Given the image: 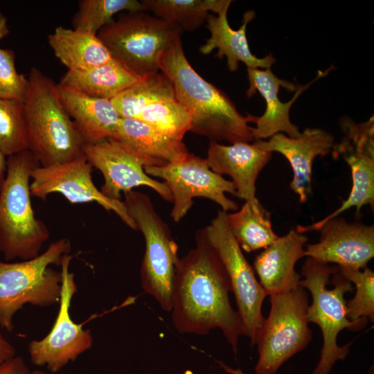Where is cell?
<instances>
[{
    "label": "cell",
    "instance_id": "obj_1",
    "mask_svg": "<svg viewBox=\"0 0 374 374\" xmlns=\"http://www.w3.org/2000/svg\"><path fill=\"white\" fill-rule=\"evenodd\" d=\"M231 291L226 269L204 229L195 235V247L176 267L171 319L181 334L204 335L221 330L233 352H238L244 330L229 300Z\"/></svg>",
    "mask_w": 374,
    "mask_h": 374
},
{
    "label": "cell",
    "instance_id": "obj_2",
    "mask_svg": "<svg viewBox=\"0 0 374 374\" xmlns=\"http://www.w3.org/2000/svg\"><path fill=\"white\" fill-rule=\"evenodd\" d=\"M159 69L170 80L176 99L189 114L190 132L231 144L253 140L251 114H241L222 91L195 71L185 55L181 37L163 52Z\"/></svg>",
    "mask_w": 374,
    "mask_h": 374
},
{
    "label": "cell",
    "instance_id": "obj_3",
    "mask_svg": "<svg viewBox=\"0 0 374 374\" xmlns=\"http://www.w3.org/2000/svg\"><path fill=\"white\" fill-rule=\"evenodd\" d=\"M24 101L28 150L40 166H48L82 155L84 141L64 109L57 84L33 66L27 77Z\"/></svg>",
    "mask_w": 374,
    "mask_h": 374
},
{
    "label": "cell",
    "instance_id": "obj_4",
    "mask_svg": "<svg viewBox=\"0 0 374 374\" xmlns=\"http://www.w3.org/2000/svg\"><path fill=\"white\" fill-rule=\"evenodd\" d=\"M39 163L28 149L8 157L0 190V252L6 260L32 259L41 253L50 233L33 209L32 171Z\"/></svg>",
    "mask_w": 374,
    "mask_h": 374
},
{
    "label": "cell",
    "instance_id": "obj_5",
    "mask_svg": "<svg viewBox=\"0 0 374 374\" xmlns=\"http://www.w3.org/2000/svg\"><path fill=\"white\" fill-rule=\"evenodd\" d=\"M301 275L304 278L299 285L312 295V303L307 310L308 321L319 326L323 337L320 359L313 374H328L335 362L344 361L349 353L350 344L338 345L339 333L345 328L362 330L367 321L353 322L348 319L344 295L352 292L353 287L337 265L306 257Z\"/></svg>",
    "mask_w": 374,
    "mask_h": 374
},
{
    "label": "cell",
    "instance_id": "obj_6",
    "mask_svg": "<svg viewBox=\"0 0 374 374\" xmlns=\"http://www.w3.org/2000/svg\"><path fill=\"white\" fill-rule=\"evenodd\" d=\"M71 251L67 238L49 244L37 256L18 262L0 261V326L8 331L14 328V317L27 304L48 307L60 301L61 271L51 267L61 265Z\"/></svg>",
    "mask_w": 374,
    "mask_h": 374
},
{
    "label": "cell",
    "instance_id": "obj_7",
    "mask_svg": "<svg viewBox=\"0 0 374 374\" xmlns=\"http://www.w3.org/2000/svg\"><path fill=\"white\" fill-rule=\"evenodd\" d=\"M123 195L127 211L145 242L141 267L142 289L154 297L163 310L171 312L176 267L179 259L178 244L148 195L134 190Z\"/></svg>",
    "mask_w": 374,
    "mask_h": 374
},
{
    "label": "cell",
    "instance_id": "obj_8",
    "mask_svg": "<svg viewBox=\"0 0 374 374\" xmlns=\"http://www.w3.org/2000/svg\"><path fill=\"white\" fill-rule=\"evenodd\" d=\"M177 26L146 11L123 12L97 33L112 57L135 73L159 71L161 57L181 37Z\"/></svg>",
    "mask_w": 374,
    "mask_h": 374
},
{
    "label": "cell",
    "instance_id": "obj_9",
    "mask_svg": "<svg viewBox=\"0 0 374 374\" xmlns=\"http://www.w3.org/2000/svg\"><path fill=\"white\" fill-rule=\"evenodd\" d=\"M270 311L260 330L256 345L257 374H276L290 358L305 349L312 339L307 310V291L298 285L270 295Z\"/></svg>",
    "mask_w": 374,
    "mask_h": 374
},
{
    "label": "cell",
    "instance_id": "obj_10",
    "mask_svg": "<svg viewBox=\"0 0 374 374\" xmlns=\"http://www.w3.org/2000/svg\"><path fill=\"white\" fill-rule=\"evenodd\" d=\"M226 213L220 210L204 229L227 272L244 335L249 338L251 345L254 346L265 321L262 306L267 294L232 234Z\"/></svg>",
    "mask_w": 374,
    "mask_h": 374
},
{
    "label": "cell",
    "instance_id": "obj_11",
    "mask_svg": "<svg viewBox=\"0 0 374 374\" xmlns=\"http://www.w3.org/2000/svg\"><path fill=\"white\" fill-rule=\"evenodd\" d=\"M144 170L150 177L163 179L170 190L173 202L170 216L175 222H180L188 213L195 197L211 199L225 212L239 208L225 194L236 196L233 183L213 172L206 159L189 153L180 161L162 166H146Z\"/></svg>",
    "mask_w": 374,
    "mask_h": 374
},
{
    "label": "cell",
    "instance_id": "obj_12",
    "mask_svg": "<svg viewBox=\"0 0 374 374\" xmlns=\"http://www.w3.org/2000/svg\"><path fill=\"white\" fill-rule=\"evenodd\" d=\"M72 256H64L60 265L62 277L59 310L48 334L44 338L30 341L28 351L30 360L37 366L45 367L51 373H57L69 362L93 346L90 330L83 329L71 318L70 309L78 291L74 274L70 271Z\"/></svg>",
    "mask_w": 374,
    "mask_h": 374
},
{
    "label": "cell",
    "instance_id": "obj_13",
    "mask_svg": "<svg viewBox=\"0 0 374 374\" xmlns=\"http://www.w3.org/2000/svg\"><path fill=\"white\" fill-rule=\"evenodd\" d=\"M344 134L340 142L334 144L332 154L335 159L342 158L349 166L352 188L348 198L334 212L322 220L307 226L299 225L301 233L319 231L328 220L355 207L359 215L364 206L374 205V120L372 116L366 122L356 123L349 118L340 123Z\"/></svg>",
    "mask_w": 374,
    "mask_h": 374
},
{
    "label": "cell",
    "instance_id": "obj_14",
    "mask_svg": "<svg viewBox=\"0 0 374 374\" xmlns=\"http://www.w3.org/2000/svg\"><path fill=\"white\" fill-rule=\"evenodd\" d=\"M92 170L83 154L69 161L37 166L30 175L31 196L45 199L50 194L60 193L71 204L96 202L106 211L114 212L130 229L138 230L123 201L110 199L97 188Z\"/></svg>",
    "mask_w": 374,
    "mask_h": 374
},
{
    "label": "cell",
    "instance_id": "obj_15",
    "mask_svg": "<svg viewBox=\"0 0 374 374\" xmlns=\"http://www.w3.org/2000/svg\"><path fill=\"white\" fill-rule=\"evenodd\" d=\"M83 155L104 177L101 193L106 197L121 200V193L145 186L155 190L163 199L172 202V195L165 183L148 175L144 167L148 163L121 142L109 139L85 143Z\"/></svg>",
    "mask_w": 374,
    "mask_h": 374
},
{
    "label": "cell",
    "instance_id": "obj_16",
    "mask_svg": "<svg viewBox=\"0 0 374 374\" xmlns=\"http://www.w3.org/2000/svg\"><path fill=\"white\" fill-rule=\"evenodd\" d=\"M332 67L331 66L325 71H319L316 78L303 85H296L278 78L271 68H247L249 88L247 96L251 98L258 91L266 102V109L261 116H251V123H256V127L252 129L253 139H269L277 133H283L290 137L298 136L301 132L290 121V108L304 90L319 78L326 75Z\"/></svg>",
    "mask_w": 374,
    "mask_h": 374
},
{
    "label": "cell",
    "instance_id": "obj_17",
    "mask_svg": "<svg viewBox=\"0 0 374 374\" xmlns=\"http://www.w3.org/2000/svg\"><path fill=\"white\" fill-rule=\"evenodd\" d=\"M319 241L306 244L305 256L339 267L363 269L374 257V226L337 216L326 222Z\"/></svg>",
    "mask_w": 374,
    "mask_h": 374
},
{
    "label": "cell",
    "instance_id": "obj_18",
    "mask_svg": "<svg viewBox=\"0 0 374 374\" xmlns=\"http://www.w3.org/2000/svg\"><path fill=\"white\" fill-rule=\"evenodd\" d=\"M255 143L263 150L277 152L287 159L293 171L290 188L303 204L312 192L313 161L317 156L331 152L335 137L324 130L308 127L296 137L277 133L267 141L256 140Z\"/></svg>",
    "mask_w": 374,
    "mask_h": 374
},
{
    "label": "cell",
    "instance_id": "obj_19",
    "mask_svg": "<svg viewBox=\"0 0 374 374\" xmlns=\"http://www.w3.org/2000/svg\"><path fill=\"white\" fill-rule=\"evenodd\" d=\"M271 157V152L262 150L255 142L223 145L210 141L206 159L213 172L231 177L236 197L247 201L256 197V179Z\"/></svg>",
    "mask_w": 374,
    "mask_h": 374
},
{
    "label": "cell",
    "instance_id": "obj_20",
    "mask_svg": "<svg viewBox=\"0 0 374 374\" xmlns=\"http://www.w3.org/2000/svg\"><path fill=\"white\" fill-rule=\"evenodd\" d=\"M308 238L291 229L255 258L253 268L267 295L280 293L298 285L301 275L295 270L296 262L305 256Z\"/></svg>",
    "mask_w": 374,
    "mask_h": 374
},
{
    "label": "cell",
    "instance_id": "obj_21",
    "mask_svg": "<svg viewBox=\"0 0 374 374\" xmlns=\"http://www.w3.org/2000/svg\"><path fill=\"white\" fill-rule=\"evenodd\" d=\"M231 3L224 7L216 15L210 13L206 19V27L211 36L202 45L199 50L204 55L211 53L217 49L215 57L222 59L226 57L227 66L231 71L239 68L240 62L247 68L268 69L275 63L276 60L271 53L262 58L257 57L250 51L246 35L247 24L255 17L253 10H248L243 14L241 26L238 30L231 28L227 12Z\"/></svg>",
    "mask_w": 374,
    "mask_h": 374
},
{
    "label": "cell",
    "instance_id": "obj_22",
    "mask_svg": "<svg viewBox=\"0 0 374 374\" xmlns=\"http://www.w3.org/2000/svg\"><path fill=\"white\" fill-rule=\"evenodd\" d=\"M57 91L85 143L113 138L121 117L111 100L92 98L60 84Z\"/></svg>",
    "mask_w": 374,
    "mask_h": 374
},
{
    "label": "cell",
    "instance_id": "obj_23",
    "mask_svg": "<svg viewBox=\"0 0 374 374\" xmlns=\"http://www.w3.org/2000/svg\"><path fill=\"white\" fill-rule=\"evenodd\" d=\"M112 139L144 159L149 166L176 162L189 154L183 141L171 138L134 118H121Z\"/></svg>",
    "mask_w": 374,
    "mask_h": 374
},
{
    "label": "cell",
    "instance_id": "obj_24",
    "mask_svg": "<svg viewBox=\"0 0 374 374\" xmlns=\"http://www.w3.org/2000/svg\"><path fill=\"white\" fill-rule=\"evenodd\" d=\"M145 77L113 58L105 64L87 69L67 71L58 84L92 98L112 100Z\"/></svg>",
    "mask_w": 374,
    "mask_h": 374
},
{
    "label": "cell",
    "instance_id": "obj_25",
    "mask_svg": "<svg viewBox=\"0 0 374 374\" xmlns=\"http://www.w3.org/2000/svg\"><path fill=\"white\" fill-rule=\"evenodd\" d=\"M48 43L68 71L87 69L114 58L97 35L75 28L57 26L48 35Z\"/></svg>",
    "mask_w": 374,
    "mask_h": 374
},
{
    "label": "cell",
    "instance_id": "obj_26",
    "mask_svg": "<svg viewBox=\"0 0 374 374\" xmlns=\"http://www.w3.org/2000/svg\"><path fill=\"white\" fill-rule=\"evenodd\" d=\"M226 217L235 240L246 252L265 249L280 237L273 230L270 213L256 197L236 211L227 212Z\"/></svg>",
    "mask_w": 374,
    "mask_h": 374
},
{
    "label": "cell",
    "instance_id": "obj_27",
    "mask_svg": "<svg viewBox=\"0 0 374 374\" xmlns=\"http://www.w3.org/2000/svg\"><path fill=\"white\" fill-rule=\"evenodd\" d=\"M145 11L179 27L193 31L206 21L210 13L217 14L231 0H143Z\"/></svg>",
    "mask_w": 374,
    "mask_h": 374
},
{
    "label": "cell",
    "instance_id": "obj_28",
    "mask_svg": "<svg viewBox=\"0 0 374 374\" xmlns=\"http://www.w3.org/2000/svg\"><path fill=\"white\" fill-rule=\"evenodd\" d=\"M175 96L170 80L160 71L145 75L139 83L125 89L111 101L121 118L136 119L150 103Z\"/></svg>",
    "mask_w": 374,
    "mask_h": 374
},
{
    "label": "cell",
    "instance_id": "obj_29",
    "mask_svg": "<svg viewBox=\"0 0 374 374\" xmlns=\"http://www.w3.org/2000/svg\"><path fill=\"white\" fill-rule=\"evenodd\" d=\"M139 120L166 135L183 141L186 133L190 131L189 114L178 102L175 96L154 100L140 112Z\"/></svg>",
    "mask_w": 374,
    "mask_h": 374
},
{
    "label": "cell",
    "instance_id": "obj_30",
    "mask_svg": "<svg viewBox=\"0 0 374 374\" xmlns=\"http://www.w3.org/2000/svg\"><path fill=\"white\" fill-rule=\"evenodd\" d=\"M78 6L72 19L73 28L94 35L109 24L116 14L145 11L141 1L136 0H80Z\"/></svg>",
    "mask_w": 374,
    "mask_h": 374
},
{
    "label": "cell",
    "instance_id": "obj_31",
    "mask_svg": "<svg viewBox=\"0 0 374 374\" xmlns=\"http://www.w3.org/2000/svg\"><path fill=\"white\" fill-rule=\"evenodd\" d=\"M27 149L24 103L0 98V150L9 157Z\"/></svg>",
    "mask_w": 374,
    "mask_h": 374
},
{
    "label": "cell",
    "instance_id": "obj_32",
    "mask_svg": "<svg viewBox=\"0 0 374 374\" xmlns=\"http://www.w3.org/2000/svg\"><path fill=\"white\" fill-rule=\"evenodd\" d=\"M339 271L355 287L354 297L346 301V314L350 321H374V272L369 268L339 267Z\"/></svg>",
    "mask_w": 374,
    "mask_h": 374
},
{
    "label": "cell",
    "instance_id": "obj_33",
    "mask_svg": "<svg viewBox=\"0 0 374 374\" xmlns=\"http://www.w3.org/2000/svg\"><path fill=\"white\" fill-rule=\"evenodd\" d=\"M28 88V78L17 71L15 52L0 48V98L24 103Z\"/></svg>",
    "mask_w": 374,
    "mask_h": 374
},
{
    "label": "cell",
    "instance_id": "obj_34",
    "mask_svg": "<svg viewBox=\"0 0 374 374\" xmlns=\"http://www.w3.org/2000/svg\"><path fill=\"white\" fill-rule=\"evenodd\" d=\"M24 359L19 356L7 360L0 365V374H30Z\"/></svg>",
    "mask_w": 374,
    "mask_h": 374
},
{
    "label": "cell",
    "instance_id": "obj_35",
    "mask_svg": "<svg viewBox=\"0 0 374 374\" xmlns=\"http://www.w3.org/2000/svg\"><path fill=\"white\" fill-rule=\"evenodd\" d=\"M1 328L0 326V365L16 356L14 346L2 334Z\"/></svg>",
    "mask_w": 374,
    "mask_h": 374
},
{
    "label": "cell",
    "instance_id": "obj_36",
    "mask_svg": "<svg viewBox=\"0 0 374 374\" xmlns=\"http://www.w3.org/2000/svg\"><path fill=\"white\" fill-rule=\"evenodd\" d=\"M10 34V28L8 24V19L6 15L1 11L0 7V40L8 37Z\"/></svg>",
    "mask_w": 374,
    "mask_h": 374
},
{
    "label": "cell",
    "instance_id": "obj_37",
    "mask_svg": "<svg viewBox=\"0 0 374 374\" xmlns=\"http://www.w3.org/2000/svg\"><path fill=\"white\" fill-rule=\"evenodd\" d=\"M6 155L0 150V190L3 184L6 171H7V159Z\"/></svg>",
    "mask_w": 374,
    "mask_h": 374
},
{
    "label": "cell",
    "instance_id": "obj_38",
    "mask_svg": "<svg viewBox=\"0 0 374 374\" xmlns=\"http://www.w3.org/2000/svg\"><path fill=\"white\" fill-rule=\"evenodd\" d=\"M218 364L223 368V370L229 374H247L243 372L240 368H233L222 361H217Z\"/></svg>",
    "mask_w": 374,
    "mask_h": 374
},
{
    "label": "cell",
    "instance_id": "obj_39",
    "mask_svg": "<svg viewBox=\"0 0 374 374\" xmlns=\"http://www.w3.org/2000/svg\"><path fill=\"white\" fill-rule=\"evenodd\" d=\"M30 374H48V373L43 371L35 370V371H30Z\"/></svg>",
    "mask_w": 374,
    "mask_h": 374
}]
</instances>
